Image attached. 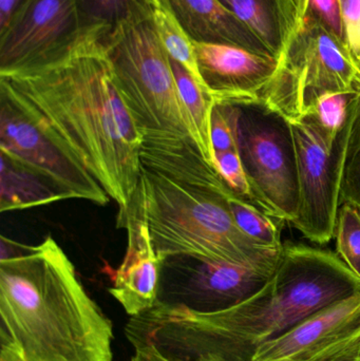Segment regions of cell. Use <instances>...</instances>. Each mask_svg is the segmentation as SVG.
<instances>
[{
    "label": "cell",
    "instance_id": "1",
    "mask_svg": "<svg viewBox=\"0 0 360 361\" xmlns=\"http://www.w3.org/2000/svg\"><path fill=\"white\" fill-rule=\"evenodd\" d=\"M357 293L360 278L337 254L285 244L272 280L244 302L213 314L154 307L131 317L126 335L169 361H252L260 345Z\"/></svg>",
    "mask_w": 360,
    "mask_h": 361
},
{
    "label": "cell",
    "instance_id": "2",
    "mask_svg": "<svg viewBox=\"0 0 360 361\" xmlns=\"http://www.w3.org/2000/svg\"><path fill=\"white\" fill-rule=\"evenodd\" d=\"M107 25L82 27L44 63L4 74L126 212L141 176L143 135L114 80Z\"/></svg>",
    "mask_w": 360,
    "mask_h": 361
},
{
    "label": "cell",
    "instance_id": "3",
    "mask_svg": "<svg viewBox=\"0 0 360 361\" xmlns=\"http://www.w3.org/2000/svg\"><path fill=\"white\" fill-rule=\"evenodd\" d=\"M0 361H112L113 328L52 235L1 237Z\"/></svg>",
    "mask_w": 360,
    "mask_h": 361
},
{
    "label": "cell",
    "instance_id": "4",
    "mask_svg": "<svg viewBox=\"0 0 360 361\" xmlns=\"http://www.w3.org/2000/svg\"><path fill=\"white\" fill-rule=\"evenodd\" d=\"M232 193L230 188L171 179L141 165L126 212L146 223L162 263L190 257L276 271L283 247L262 245L241 231L228 205Z\"/></svg>",
    "mask_w": 360,
    "mask_h": 361
},
{
    "label": "cell",
    "instance_id": "5",
    "mask_svg": "<svg viewBox=\"0 0 360 361\" xmlns=\"http://www.w3.org/2000/svg\"><path fill=\"white\" fill-rule=\"evenodd\" d=\"M105 44L116 86L143 139L194 140L170 56L152 25L149 8L109 27Z\"/></svg>",
    "mask_w": 360,
    "mask_h": 361
},
{
    "label": "cell",
    "instance_id": "6",
    "mask_svg": "<svg viewBox=\"0 0 360 361\" xmlns=\"http://www.w3.org/2000/svg\"><path fill=\"white\" fill-rule=\"evenodd\" d=\"M327 93L360 97V74L333 36L316 23L298 20L262 102L291 122L311 114Z\"/></svg>",
    "mask_w": 360,
    "mask_h": 361
},
{
    "label": "cell",
    "instance_id": "7",
    "mask_svg": "<svg viewBox=\"0 0 360 361\" xmlns=\"http://www.w3.org/2000/svg\"><path fill=\"white\" fill-rule=\"evenodd\" d=\"M0 154L52 185L65 200L106 205L110 197L46 122L0 78Z\"/></svg>",
    "mask_w": 360,
    "mask_h": 361
},
{
    "label": "cell",
    "instance_id": "8",
    "mask_svg": "<svg viewBox=\"0 0 360 361\" xmlns=\"http://www.w3.org/2000/svg\"><path fill=\"white\" fill-rule=\"evenodd\" d=\"M356 97L340 130L328 129L312 114L289 122L299 189L297 216L290 224L321 245L329 243L335 235Z\"/></svg>",
    "mask_w": 360,
    "mask_h": 361
},
{
    "label": "cell",
    "instance_id": "9",
    "mask_svg": "<svg viewBox=\"0 0 360 361\" xmlns=\"http://www.w3.org/2000/svg\"><path fill=\"white\" fill-rule=\"evenodd\" d=\"M238 106V152L257 195L258 207L291 223L297 216L299 201L291 125L263 102Z\"/></svg>",
    "mask_w": 360,
    "mask_h": 361
},
{
    "label": "cell",
    "instance_id": "10",
    "mask_svg": "<svg viewBox=\"0 0 360 361\" xmlns=\"http://www.w3.org/2000/svg\"><path fill=\"white\" fill-rule=\"evenodd\" d=\"M275 273L235 263L173 257L162 263L154 307L196 314L225 311L255 296Z\"/></svg>",
    "mask_w": 360,
    "mask_h": 361
},
{
    "label": "cell",
    "instance_id": "11",
    "mask_svg": "<svg viewBox=\"0 0 360 361\" xmlns=\"http://www.w3.org/2000/svg\"><path fill=\"white\" fill-rule=\"evenodd\" d=\"M82 29L75 0H23L0 30V75L44 63Z\"/></svg>",
    "mask_w": 360,
    "mask_h": 361
},
{
    "label": "cell",
    "instance_id": "12",
    "mask_svg": "<svg viewBox=\"0 0 360 361\" xmlns=\"http://www.w3.org/2000/svg\"><path fill=\"white\" fill-rule=\"evenodd\" d=\"M360 352V293L332 303L263 343L252 361H355Z\"/></svg>",
    "mask_w": 360,
    "mask_h": 361
},
{
    "label": "cell",
    "instance_id": "13",
    "mask_svg": "<svg viewBox=\"0 0 360 361\" xmlns=\"http://www.w3.org/2000/svg\"><path fill=\"white\" fill-rule=\"evenodd\" d=\"M194 52L205 88L215 103L262 102L279 67L276 57L230 44L194 42Z\"/></svg>",
    "mask_w": 360,
    "mask_h": 361
},
{
    "label": "cell",
    "instance_id": "14",
    "mask_svg": "<svg viewBox=\"0 0 360 361\" xmlns=\"http://www.w3.org/2000/svg\"><path fill=\"white\" fill-rule=\"evenodd\" d=\"M118 227L127 229L128 244L109 292L133 317L156 305L162 261L154 250L147 225L139 216L130 210L118 214Z\"/></svg>",
    "mask_w": 360,
    "mask_h": 361
},
{
    "label": "cell",
    "instance_id": "15",
    "mask_svg": "<svg viewBox=\"0 0 360 361\" xmlns=\"http://www.w3.org/2000/svg\"><path fill=\"white\" fill-rule=\"evenodd\" d=\"M194 42L230 44L273 56L261 39L219 0H168Z\"/></svg>",
    "mask_w": 360,
    "mask_h": 361
},
{
    "label": "cell",
    "instance_id": "16",
    "mask_svg": "<svg viewBox=\"0 0 360 361\" xmlns=\"http://www.w3.org/2000/svg\"><path fill=\"white\" fill-rule=\"evenodd\" d=\"M245 23L276 59L297 27L296 0H219Z\"/></svg>",
    "mask_w": 360,
    "mask_h": 361
},
{
    "label": "cell",
    "instance_id": "17",
    "mask_svg": "<svg viewBox=\"0 0 360 361\" xmlns=\"http://www.w3.org/2000/svg\"><path fill=\"white\" fill-rule=\"evenodd\" d=\"M0 210L27 209L48 205L65 197L46 180L1 156Z\"/></svg>",
    "mask_w": 360,
    "mask_h": 361
},
{
    "label": "cell",
    "instance_id": "18",
    "mask_svg": "<svg viewBox=\"0 0 360 361\" xmlns=\"http://www.w3.org/2000/svg\"><path fill=\"white\" fill-rule=\"evenodd\" d=\"M170 61L180 99L192 124L194 142L207 162L217 169L211 142V112L215 101L183 66L171 59Z\"/></svg>",
    "mask_w": 360,
    "mask_h": 361
},
{
    "label": "cell",
    "instance_id": "19",
    "mask_svg": "<svg viewBox=\"0 0 360 361\" xmlns=\"http://www.w3.org/2000/svg\"><path fill=\"white\" fill-rule=\"evenodd\" d=\"M147 4L152 25L170 59L183 66L206 90L197 63L194 42L175 16L168 0H147Z\"/></svg>",
    "mask_w": 360,
    "mask_h": 361
},
{
    "label": "cell",
    "instance_id": "20",
    "mask_svg": "<svg viewBox=\"0 0 360 361\" xmlns=\"http://www.w3.org/2000/svg\"><path fill=\"white\" fill-rule=\"evenodd\" d=\"M228 201L232 216L243 233L262 245L277 250L283 247L281 231L285 221L268 216L235 193L228 197Z\"/></svg>",
    "mask_w": 360,
    "mask_h": 361
},
{
    "label": "cell",
    "instance_id": "21",
    "mask_svg": "<svg viewBox=\"0 0 360 361\" xmlns=\"http://www.w3.org/2000/svg\"><path fill=\"white\" fill-rule=\"evenodd\" d=\"M82 27H112L148 10L147 0H75Z\"/></svg>",
    "mask_w": 360,
    "mask_h": 361
},
{
    "label": "cell",
    "instance_id": "22",
    "mask_svg": "<svg viewBox=\"0 0 360 361\" xmlns=\"http://www.w3.org/2000/svg\"><path fill=\"white\" fill-rule=\"evenodd\" d=\"M334 235L338 256L360 278V212L354 206H340Z\"/></svg>",
    "mask_w": 360,
    "mask_h": 361
},
{
    "label": "cell",
    "instance_id": "23",
    "mask_svg": "<svg viewBox=\"0 0 360 361\" xmlns=\"http://www.w3.org/2000/svg\"><path fill=\"white\" fill-rule=\"evenodd\" d=\"M296 4L297 21L310 20L316 23L348 51V40L340 0H296Z\"/></svg>",
    "mask_w": 360,
    "mask_h": 361
},
{
    "label": "cell",
    "instance_id": "24",
    "mask_svg": "<svg viewBox=\"0 0 360 361\" xmlns=\"http://www.w3.org/2000/svg\"><path fill=\"white\" fill-rule=\"evenodd\" d=\"M239 106L216 103L211 112V142L216 152L238 149Z\"/></svg>",
    "mask_w": 360,
    "mask_h": 361
},
{
    "label": "cell",
    "instance_id": "25",
    "mask_svg": "<svg viewBox=\"0 0 360 361\" xmlns=\"http://www.w3.org/2000/svg\"><path fill=\"white\" fill-rule=\"evenodd\" d=\"M215 157L218 171L225 180L230 190L241 199L259 208L257 195L243 166L238 149L216 152Z\"/></svg>",
    "mask_w": 360,
    "mask_h": 361
},
{
    "label": "cell",
    "instance_id": "26",
    "mask_svg": "<svg viewBox=\"0 0 360 361\" xmlns=\"http://www.w3.org/2000/svg\"><path fill=\"white\" fill-rule=\"evenodd\" d=\"M354 97L356 95L327 93L317 99L311 114L328 129L340 130L348 120L351 101Z\"/></svg>",
    "mask_w": 360,
    "mask_h": 361
},
{
    "label": "cell",
    "instance_id": "27",
    "mask_svg": "<svg viewBox=\"0 0 360 361\" xmlns=\"http://www.w3.org/2000/svg\"><path fill=\"white\" fill-rule=\"evenodd\" d=\"M346 27L348 52L360 74V0H340Z\"/></svg>",
    "mask_w": 360,
    "mask_h": 361
},
{
    "label": "cell",
    "instance_id": "28",
    "mask_svg": "<svg viewBox=\"0 0 360 361\" xmlns=\"http://www.w3.org/2000/svg\"><path fill=\"white\" fill-rule=\"evenodd\" d=\"M342 203L351 204L360 212V154L347 157L342 180Z\"/></svg>",
    "mask_w": 360,
    "mask_h": 361
},
{
    "label": "cell",
    "instance_id": "29",
    "mask_svg": "<svg viewBox=\"0 0 360 361\" xmlns=\"http://www.w3.org/2000/svg\"><path fill=\"white\" fill-rule=\"evenodd\" d=\"M360 154V97H355L354 118L351 130L350 144H349L348 157Z\"/></svg>",
    "mask_w": 360,
    "mask_h": 361
},
{
    "label": "cell",
    "instance_id": "30",
    "mask_svg": "<svg viewBox=\"0 0 360 361\" xmlns=\"http://www.w3.org/2000/svg\"><path fill=\"white\" fill-rule=\"evenodd\" d=\"M23 0H0V30L4 29Z\"/></svg>",
    "mask_w": 360,
    "mask_h": 361
},
{
    "label": "cell",
    "instance_id": "31",
    "mask_svg": "<svg viewBox=\"0 0 360 361\" xmlns=\"http://www.w3.org/2000/svg\"><path fill=\"white\" fill-rule=\"evenodd\" d=\"M135 355L131 361H169L165 360L162 356L156 354V352L148 349H135Z\"/></svg>",
    "mask_w": 360,
    "mask_h": 361
},
{
    "label": "cell",
    "instance_id": "32",
    "mask_svg": "<svg viewBox=\"0 0 360 361\" xmlns=\"http://www.w3.org/2000/svg\"><path fill=\"white\" fill-rule=\"evenodd\" d=\"M355 361H360V352H359V356H357L356 360H355Z\"/></svg>",
    "mask_w": 360,
    "mask_h": 361
}]
</instances>
